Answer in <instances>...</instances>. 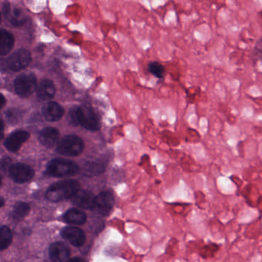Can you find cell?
I'll return each instance as SVG.
<instances>
[{
  "mask_svg": "<svg viewBox=\"0 0 262 262\" xmlns=\"http://www.w3.org/2000/svg\"><path fill=\"white\" fill-rule=\"evenodd\" d=\"M69 118L72 124L88 130L98 131L101 128L99 118L90 106H74L69 112Z\"/></svg>",
  "mask_w": 262,
  "mask_h": 262,
  "instance_id": "cell-1",
  "label": "cell"
},
{
  "mask_svg": "<svg viewBox=\"0 0 262 262\" xmlns=\"http://www.w3.org/2000/svg\"><path fill=\"white\" fill-rule=\"evenodd\" d=\"M80 183L76 180L68 179L52 185L46 192V197L53 203L72 198L80 190Z\"/></svg>",
  "mask_w": 262,
  "mask_h": 262,
  "instance_id": "cell-2",
  "label": "cell"
},
{
  "mask_svg": "<svg viewBox=\"0 0 262 262\" xmlns=\"http://www.w3.org/2000/svg\"><path fill=\"white\" fill-rule=\"evenodd\" d=\"M49 175L53 177L73 176L79 171V167L75 162L63 158H55L48 163L46 167Z\"/></svg>",
  "mask_w": 262,
  "mask_h": 262,
  "instance_id": "cell-3",
  "label": "cell"
},
{
  "mask_svg": "<svg viewBox=\"0 0 262 262\" xmlns=\"http://www.w3.org/2000/svg\"><path fill=\"white\" fill-rule=\"evenodd\" d=\"M84 143L78 135H69L63 137L57 146L58 153L64 156H78L84 149Z\"/></svg>",
  "mask_w": 262,
  "mask_h": 262,
  "instance_id": "cell-4",
  "label": "cell"
},
{
  "mask_svg": "<svg viewBox=\"0 0 262 262\" xmlns=\"http://www.w3.org/2000/svg\"><path fill=\"white\" fill-rule=\"evenodd\" d=\"M14 87L15 92L20 96H29L36 89V78L32 73L20 75L15 80Z\"/></svg>",
  "mask_w": 262,
  "mask_h": 262,
  "instance_id": "cell-5",
  "label": "cell"
},
{
  "mask_svg": "<svg viewBox=\"0 0 262 262\" xmlns=\"http://www.w3.org/2000/svg\"><path fill=\"white\" fill-rule=\"evenodd\" d=\"M115 205V197L110 192H102L95 196L93 210L100 215H108L112 212Z\"/></svg>",
  "mask_w": 262,
  "mask_h": 262,
  "instance_id": "cell-6",
  "label": "cell"
},
{
  "mask_svg": "<svg viewBox=\"0 0 262 262\" xmlns=\"http://www.w3.org/2000/svg\"><path fill=\"white\" fill-rule=\"evenodd\" d=\"M32 60L31 53L26 49H19L8 58L7 65L14 72L25 69Z\"/></svg>",
  "mask_w": 262,
  "mask_h": 262,
  "instance_id": "cell-7",
  "label": "cell"
},
{
  "mask_svg": "<svg viewBox=\"0 0 262 262\" xmlns=\"http://www.w3.org/2000/svg\"><path fill=\"white\" fill-rule=\"evenodd\" d=\"M9 175L14 182L25 183L30 181L35 175V172L30 166L23 163H17L11 166Z\"/></svg>",
  "mask_w": 262,
  "mask_h": 262,
  "instance_id": "cell-8",
  "label": "cell"
},
{
  "mask_svg": "<svg viewBox=\"0 0 262 262\" xmlns=\"http://www.w3.org/2000/svg\"><path fill=\"white\" fill-rule=\"evenodd\" d=\"M61 236L75 247H81L86 241L84 231L76 227H66L61 232Z\"/></svg>",
  "mask_w": 262,
  "mask_h": 262,
  "instance_id": "cell-9",
  "label": "cell"
},
{
  "mask_svg": "<svg viewBox=\"0 0 262 262\" xmlns=\"http://www.w3.org/2000/svg\"><path fill=\"white\" fill-rule=\"evenodd\" d=\"M71 199L75 206H78L81 209L93 210L95 195L89 191L80 189Z\"/></svg>",
  "mask_w": 262,
  "mask_h": 262,
  "instance_id": "cell-10",
  "label": "cell"
},
{
  "mask_svg": "<svg viewBox=\"0 0 262 262\" xmlns=\"http://www.w3.org/2000/svg\"><path fill=\"white\" fill-rule=\"evenodd\" d=\"M29 132L25 131H16L12 132L5 142V146L10 152H16L21 147V145L29 139Z\"/></svg>",
  "mask_w": 262,
  "mask_h": 262,
  "instance_id": "cell-11",
  "label": "cell"
},
{
  "mask_svg": "<svg viewBox=\"0 0 262 262\" xmlns=\"http://www.w3.org/2000/svg\"><path fill=\"white\" fill-rule=\"evenodd\" d=\"M49 255L53 261L66 262L70 259V249L64 243H53L49 248Z\"/></svg>",
  "mask_w": 262,
  "mask_h": 262,
  "instance_id": "cell-12",
  "label": "cell"
},
{
  "mask_svg": "<svg viewBox=\"0 0 262 262\" xmlns=\"http://www.w3.org/2000/svg\"><path fill=\"white\" fill-rule=\"evenodd\" d=\"M42 113L47 121L56 122L62 118L64 110L58 103L50 102L43 106Z\"/></svg>",
  "mask_w": 262,
  "mask_h": 262,
  "instance_id": "cell-13",
  "label": "cell"
},
{
  "mask_svg": "<svg viewBox=\"0 0 262 262\" xmlns=\"http://www.w3.org/2000/svg\"><path fill=\"white\" fill-rule=\"evenodd\" d=\"M59 138V131L54 127H46L40 132L39 140L43 146L52 148L57 144Z\"/></svg>",
  "mask_w": 262,
  "mask_h": 262,
  "instance_id": "cell-14",
  "label": "cell"
},
{
  "mask_svg": "<svg viewBox=\"0 0 262 262\" xmlns=\"http://www.w3.org/2000/svg\"><path fill=\"white\" fill-rule=\"evenodd\" d=\"M64 220L68 224L79 226L86 223L87 215L79 209H71L64 214Z\"/></svg>",
  "mask_w": 262,
  "mask_h": 262,
  "instance_id": "cell-15",
  "label": "cell"
},
{
  "mask_svg": "<svg viewBox=\"0 0 262 262\" xmlns=\"http://www.w3.org/2000/svg\"><path fill=\"white\" fill-rule=\"evenodd\" d=\"M55 95V87L52 81L46 79L40 83L37 89V95L41 100H49Z\"/></svg>",
  "mask_w": 262,
  "mask_h": 262,
  "instance_id": "cell-16",
  "label": "cell"
},
{
  "mask_svg": "<svg viewBox=\"0 0 262 262\" xmlns=\"http://www.w3.org/2000/svg\"><path fill=\"white\" fill-rule=\"evenodd\" d=\"M13 35L4 29H0V55H6L13 47Z\"/></svg>",
  "mask_w": 262,
  "mask_h": 262,
  "instance_id": "cell-17",
  "label": "cell"
},
{
  "mask_svg": "<svg viewBox=\"0 0 262 262\" xmlns=\"http://www.w3.org/2000/svg\"><path fill=\"white\" fill-rule=\"evenodd\" d=\"M12 241L10 229L4 226H0V251L7 249Z\"/></svg>",
  "mask_w": 262,
  "mask_h": 262,
  "instance_id": "cell-18",
  "label": "cell"
},
{
  "mask_svg": "<svg viewBox=\"0 0 262 262\" xmlns=\"http://www.w3.org/2000/svg\"><path fill=\"white\" fill-rule=\"evenodd\" d=\"M29 205L25 203H18L15 205L13 209V216L15 218H23L29 213Z\"/></svg>",
  "mask_w": 262,
  "mask_h": 262,
  "instance_id": "cell-19",
  "label": "cell"
},
{
  "mask_svg": "<svg viewBox=\"0 0 262 262\" xmlns=\"http://www.w3.org/2000/svg\"><path fill=\"white\" fill-rule=\"evenodd\" d=\"M149 71L151 74L157 78H163L164 76L165 69L160 63L157 62H152L149 64Z\"/></svg>",
  "mask_w": 262,
  "mask_h": 262,
  "instance_id": "cell-20",
  "label": "cell"
},
{
  "mask_svg": "<svg viewBox=\"0 0 262 262\" xmlns=\"http://www.w3.org/2000/svg\"><path fill=\"white\" fill-rule=\"evenodd\" d=\"M252 55L255 61H262V37L255 44Z\"/></svg>",
  "mask_w": 262,
  "mask_h": 262,
  "instance_id": "cell-21",
  "label": "cell"
},
{
  "mask_svg": "<svg viewBox=\"0 0 262 262\" xmlns=\"http://www.w3.org/2000/svg\"><path fill=\"white\" fill-rule=\"evenodd\" d=\"M7 118H9L11 123L16 122L17 120H18V112L10 109V110H9V112H7Z\"/></svg>",
  "mask_w": 262,
  "mask_h": 262,
  "instance_id": "cell-22",
  "label": "cell"
},
{
  "mask_svg": "<svg viewBox=\"0 0 262 262\" xmlns=\"http://www.w3.org/2000/svg\"><path fill=\"white\" fill-rule=\"evenodd\" d=\"M3 135H4V123L0 118V140L3 138Z\"/></svg>",
  "mask_w": 262,
  "mask_h": 262,
  "instance_id": "cell-23",
  "label": "cell"
},
{
  "mask_svg": "<svg viewBox=\"0 0 262 262\" xmlns=\"http://www.w3.org/2000/svg\"><path fill=\"white\" fill-rule=\"evenodd\" d=\"M66 262H87L85 261V260L83 259V258H71V259H69V261H67Z\"/></svg>",
  "mask_w": 262,
  "mask_h": 262,
  "instance_id": "cell-24",
  "label": "cell"
},
{
  "mask_svg": "<svg viewBox=\"0 0 262 262\" xmlns=\"http://www.w3.org/2000/svg\"><path fill=\"white\" fill-rule=\"evenodd\" d=\"M5 103H6L5 97L2 94H0V109L4 106Z\"/></svg>",
  "mask_w": 262,
  "mask_h": 262,
  "instance_id": "cell-25",
  "label": "cell"
},
{
  "mask_svg": "<svg viewBox=\"0 0 262 262\" xmlns=\"http://www.w3.org/2000/svg\"><path fill=\"white\" fill-rule=\"evenodd\" d=\"M3 205H4V201L2 198H0V208L3 207Z\"/></svg>",
  "mask_w": 262,
  "mask_h": 262,
  "instance_id": "cell-26",
  "label": "cell"
},
{
  "mask_svg": "<svg viewBox=\"0 0 262 262\" xmlns=\"http://www.w3.org/2000/svg\"><path fill=\"white\" fill-rule=\"evenodd\" d=\"M2 184V177L0 176V186H1Z\"/></svg>",
  "mask_w": 262,
  "mask_h": 262,
  "instance_id": "cell-27",
  "label": "cell"
},
{
  "mask_svg": "<svg viewBox=\"0 0 262 262\" xmlns=\"http://www.w3.org/2000/svg\"><path fill=\"white\" fill-rule=\"evenodd\" d=\"M0 22H1V14H0Z\"/></svg>",
  "mask_w": 262,
  "mask_h": 262,
  "instance_id": "cell-28",
  "label": "cell"
}]
</instances>
